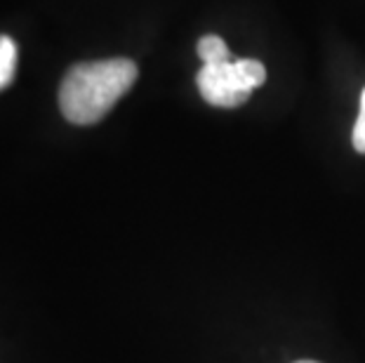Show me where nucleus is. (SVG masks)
Returning a JSON list of instances; mask_svg holds the SVG:
<instances>
[{
	"instance_id": "39448f33",
	"label": "nucleus",
	"mask_w": 365,
	"mask_h": 363,
	"mask_svg": "<svg viewBox=\"0 0 365 363\" xmlns=\"http://www.w3.org/2000/svg\"><path fill=\"white\" fill-rule=\"evenodd\" d=\"M14 68H17V45L12 43V38L0 36V90L12 83Z\"/></svg>"
},
{
	"instance_id": "20e7f679",
	"label": "nucleus",
	"mask_w": 365,
	"mask_h": 363,
	"mask_svg": "<svg viewBox=\"0 0 365 363\" xmlns=\"http://www.w3.org/2000/svg\"><path fill=\"white\" fill-rule=\"evenodd\" d=\"M234 66H236L240 83L250 92L267 81V68H264V64L257 59H234Z\"/></svg>"
},
{
	"instance_id": "0eeeda50",
	"label": "nucleus",
	"mask_w": 365,
	"mask_h": 363,
	"mask_svg": "<svg viewBox=\"0 0 365 363\" xmlns=\"http://www.w3.org/2000/svg\"><path fill=\"white\" fill-rule=\"evenodd\" d=\"M294 363H318V361H294Z\"/></svg>"
},
{
	"instance_id": "7ed1b4c3",
	"label": "nucleus",
	"mask_w": 365,
	"mask_h": 363,
	"mask_svg": "<svg viewBox=\"0 0 365 363\" xmlns=\"http://www.w3.org/2000/svg\"><path fill=\"white\" fill-rule=\"evenodd\" d=\"M198 55L203 59V64H224L231 61V52L227 48V43L220 36H203L198 43Z\"/></svg>"
},
{
	"instance_id": "423d86ee",
	"label": "nucleus",
	"mask_w": 365,
	"mask_h": 363,
	"mask_svg": "<svg viewBox=\"0 0 365 363\" xmlns=\"http://www.w3.org/2000/svg\"><path fill=\"white\" fill-rule=\"evenodd\" d=\"M351 142L356 151L365 153V88L361 92V109H359V118H356V126H354Z\"/></svg>"
},
{
	"instance_id": "f257e3e1",
	"label": "nucleus",
	"mask_w": 365,
	"mask_h": 363,
	"mask_svg": "<svg viewBox=\"0 0 365 363\" xmlns=\"http://www.w3.org/2000/svg\"><path fill=\"white\" fill-rule=\"evenodd\" d=\"M137 64L125 57L83 61L68 68L59 88V109L76 126H92L118 104L135 85Z\"/></svg>"
},
{
	"instance_id": "f03ea898",
	"label": "nucleus",
	"mask_w": 365,
	"mask_h": 363,
	"mask_svg": "<svg viewBox=\"0 0 365 363\" xmlns=\"http://www.w3.org/2000/svg\"><path fill=\"white\" fill-rule=\"evenodd\" d=\"M196 83L205 102L220 106V109H236V106L245 104L247 97L252 95L240 83L234 59L224 61V64H203V68L196 76Z\"/></svg>"
}]
</instances>
